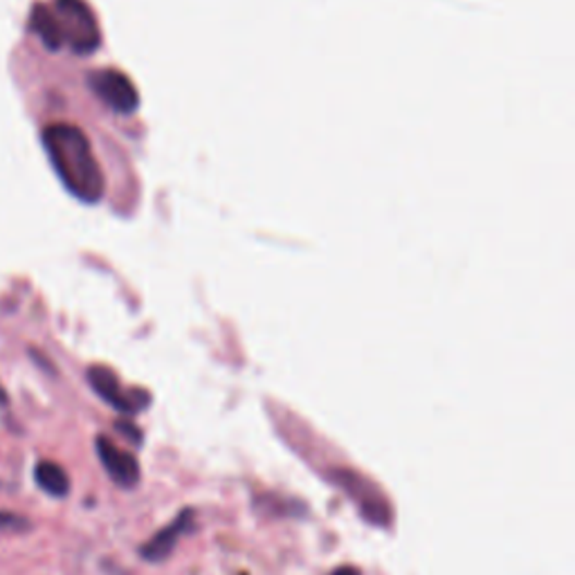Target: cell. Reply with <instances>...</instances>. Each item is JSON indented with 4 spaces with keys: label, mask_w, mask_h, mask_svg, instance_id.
Instances as JSON below:
<instances>
[{
    "label": "cell",
    "mask_w": 575,
    "mask_h": 575,
    "mask_svg": "<svg viewBox=\"0 0 575 575\" xmlns=\"http://www.w3.org/2000/svg\"><path fill=\"white\" fill-rule=\"evenodd\" d=\"M44 144L70 194L84 203H97L104 194V176L84 131L72 124H52L44 131Z\"/></svg>",
    "instance_id": "cell-1"
},
{
    "label": "cell",
    "mask_w": 575,
    "mask_h": 575,
    "mask_svg": "<svg viewBox=\"0 0 575 575\" xmlns=\"http://www.w3.org/2000/svg\"><path fill=\"white\" fill-rule=\"evenodd\" d=\"M29 27L50 48L68 46L76 55H91L99 46V27L84 0H55L32 12Z\"/></svg>",
    "instance_id": "cell-2"
},
{
    "label": "cell",
    "mask_w": 575,
    "mask_h": 575,
    "mask_svg": "<svg viewBox=\"0 0 575 575\" xmlns=\"http://www.w3.org/2000/svg\"><path fill=\"white\" fill-rule=\"evenodd\" d=\"M331 477L358 504L364 519H369L375 526H390L392 524L394 511L387 502V496L380 492V488L375 483H371L367 477H362L354 470H347V468L333 470Z\"/></svg>",
    "instance_id": "cell-3"
},
{
    "label": "cell",
    "mask_w": 575,
    "mask_h": 575,
    "mask_svg": "<svg viewBox=\"0 0 575 575\" xmlns=\"http://www.w3.org/2000/svg\"><path fill=\"white\" fill-rule=\"evenodd\" d=\"M88 382L93 385V390L118 411L122 414H137L148 405V394L140 392V390H124L120 385L118 375H115L110 369L106 367H93L88 371Z\"/></svg>",
    "instance_id": "cell-4"
},
{
    "label": "cell",
    "mask_w": 575,
    "mask_h": 575,
    "mask_svg": "<svg viewBox=\"0 0 575 575\" xmlns=\"http://www.w3.org/2000/svg\"><path fill=\"white\" fill-rule=\"evenodd\" d=\"M91 86L93 91L118 112H133L140 104L137 91L131 84V80L127 74L118 72V70H97L91 74Z\"/></svg>",
    "instance_id": "cell-5"
},
{
    "label": "cell",
    "mask_w": 575,
    "mask_h": 575,
    "mask_svg": "<svg viewBox=\"0 0 575 575\" xmlns=\"http://www.w3.org/2000/svg\"><path fill=\"white\" fill-rule=\"evenodd\" d=\"M95 447L101 466L115 483L120 488H135L140 483V462L131 452L118 447L108 436H97Z\"/></svg>",
    "instance_id": "cell-6"
},
{
    "label": "cell",
    "mask_w": 575,
    "mask_h": 575,
    "mask_svg": "<svg viewBox=\"0 0 575 575\" xmlns=\"http://www.w3.org/2000/svg\"><path fill=\"white\" fill-rule=\"evenodd\" d=\"M191 526H194V511L191 508H184L169 526H165L163 530H158L153 538L140 549V555L146 560V562H163L169 558V553L176 549L178 540L182 538V535L187 530H191Z\"/></svg>",
    "instance_id": "cell-7"
},
{
    "label": "cell",
    "mask_w": 575,
    "mask_h": 575,
    "mask_svg": "<svg viewBox=\"0 0 575 575\" xmlns=\"http://www.w3.org/2000/svg\"><path fill=\"white\" fill-rule=\"evenodd\" d=\"M34 479L38 488L52 496H65L70 492V477L55 462H38L34 468Z\"/></svg>",
    "instance_id": "cell-8"
},
{
    "label": "cell",
    "mask_w": 575,
    "mask_h": 575,
    "mask_svg": "<svg viewBox=\"0 0 575 575\" xmlns=\"http://www.w3.org/2000/svg\"><path fill=\"white\" fill-rule=\"evenodd\" d=\"M115 428H118L127 439H131L135 445H140L142 443V432L135 428V426H131V423H124V420H120V423H115Z\"/></svg>",
    "instance_id": "cell-9"
},
{
    "label": "cell",
    "mask_w": 575,
    "mask_h": 575,
    "mask_svg": "<svg viewBox=\"0 0 575 575\" xmlns=\"http://www.w3.org/2000/svg\"><path fill=\"white\" fill-rule=\"evenodd\" d=\"M12 526H25V519L8 515V513H0V528H12Z\"/></svg>",
    "instance_id": "cell-10"
},
{
    "label": "cell",
    "mask_w": 575,
    "mask_h": 575,
    "mask_svg": "<svg viewBox=\"0 0 575 575\" xmlns=\"http://www.w3.org/2000/svg\"><path fill=\"white\" fill-rule=\"evenodd\" d=\"M331 575H362V573L356 566H339Z\"/></svg>",
    "instance_id": "cell-11"
},
{
    "label": "cell",
    "mask_w": 575,
    "mask_h": 575,
    "mask_svg": "<svg viewBox=\"0 0 575 575\" xmlns=\"http://www.w3.org/2000/svg\"><path fill=\"white\" fill-rule=\"evenodd\" d=\"M8 400V396H5V392H3V387H0V403H5Z\"/></svg>",
    "instance_id": "cell-12"
}]
</instances>
